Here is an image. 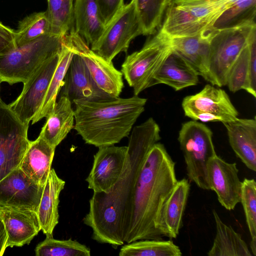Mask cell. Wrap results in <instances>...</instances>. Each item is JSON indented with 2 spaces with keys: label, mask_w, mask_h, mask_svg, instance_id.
<instances>
[{
  "label": "cell",
  "mask_w": 256,
  "mask_h": 256,
  "mask_svg": "<svg viewBox=\"0 0 256 256\" xmlns=\"http://www.w3.org/2000/svg\"><path fill=\"white\" fill-rule=\"evenodd\" d=\"M160 140V126L152 118L132 128L128 162L120 178L109 193L94 192L83 218L96 241L116 248L124 244V226L136 178L150 150Z\"/></svg>",
  "instance_id": "cell-1"
},
{
  "label": "cell",
  "mask_w": 256,
  "mask_h": 256,
  "mask_svg": "<svg viewBox=\"0 0 256 256\" xmlns=\"http://www.w3.org/2000/svg\"><path fill=\"white\" fill-rule=\"evenodd\" d=\"M178 180L175 162L164 146L154 144L136 178L125 220L124 242L160 239L161 212Z\"/></svg>",
  "instance_id": "cell-2"
},
{
  "label": "cell",
  "mask_w": 256,
  "mask_h": 256,
  "mask_svg": "<svg viewBox=\"0 0 256 256\" xmlns=\"http://www.w3.org/2000/svg\"><path fill=\"white\" fill-rule=\"evenodd\" d=\"M146 101L136 95L96 101L74 100V128L87 144L98 148L114 145L128 136Z\"/></svg>",
  "instance_id": "cell-3"
},
{
  "label": "cell",
  "mask_w": 256,
  "mask_h": 256,
  "mask_svg": "<svg viewBox=\"0 0 256 256\" xmlns=\"http://www.w3.org/2000/svg\"><path fill=\"white\" fill-rule=\"evenodd\" d=\"M64 36L43 35L0 55V82L25 83L46 60L60 51Z\"/></svg>",
  "instance_id": "cell-4"
},
{
  "label": "cell",
  "mask_w": 256,
  "mask_h": 256,
  "mask_svg": "<svg viewBox=\"0 0 256 256\" xmlns=\"http://www.w3.org/2000/svg\"><path fill=\"white\" fill-rule=\"evenodd\" d=\"M172 50L170 38L159 30L140 50L126 58L120 71L134 95L152 86L156 73Z\"/></svg>",
  "instance_id": "cell-5"
},
{
  "label": "cell",
  "mask_w": 256,
  "mask_h": 256,
  "mask_svg": "<svg viewBox=\"0 0 256 256\" xmlns=\"http://www.w3.org/2000/svg\"><path fill=\"white\" fill-rule=\"evenodd\" d=\"M178 140L189 180L202 189L210 190L207 165L210 158L216 154L212 131L202 122L190 120L182 124Z\"/></svg>",
  "instance_id": "cell-6"
},
{
  "label": "cell",
  "mask_w": 256,
  "mask_h": 256,
  "mask_svg": "<svg viewBox=\"0 0 256 256\" xmlns=\"http://www.w3.org/2000/svg\"><path fill=\"white\" fill-rule=\"evenodd\" d=\"M256 24L216 30L210 40L208 74L206 81L213 86H226L228 72L246 45Z\"/></svg>",
  "instance_id": "cell-7"
},
{
  "label": "cell",
  "mask_w": 256,
  "mask_h": 256,
  "mask_svg": "<svg viewBox=\"0 0 256 256\" xmlns=\"http://www.w3.org/2000/svg\"><path fill=\"white\" fill-rule=\"evenodd\" d=\"M141 34L143 33L135 0H132L123 5L90 49L110 62L120 52H126L132 40Z\"/></svg>",
  "instance_id": "cell-8"
},
{
  "label": "cell",
  "mask_w": 256,
  "mask_h": 256,
  "mask_svg": "<svg viewBox=\"0 0 256 256\" xmlns=\"http://www.w3.org/2000/svg\"><path fill=\"white\" fill-rule=\"evenodd\" d=\"M28 128L0 96V180L19 167L30 142Z\"/></svg>",
  "instance_id": "cell-9"
},
{
  "label": "cell",
  "mask_w": 256,
  "mask_h": 256,
  "mask_svg": "<svg viewBox=\"0 0 256 256\" xmlns=\"http://www.w3.org/2000/svg\"><path fill=\"white\" fill-rule=\"evenodd\" d=\"M214 86L206 84L200 92L184 98L182 106L186 116L194 120L222 124L238 118V112L227 93Z\"/></svg>",
  "instance_id": "cell-10"
},
{
  "label": "cell",
  "mask_w": 256,
  "mask_h": 256,
  "mask_svg": "<svg viewBox=\"0 0 256 256\" xmlns=\"http://www.w3.org/2000/svg\"><path fill=\"white\" fill-rule=\"evenodd\" d=\"M64 39L74 53L83 60L98 88L112 98L118 97L124 84L122 74L90 49L84 40L72 28Z\"/></svg>",
  "instance_id": "cell-11"
},
{
  "label": "cell",
  "mask_w": 256,
  "mask_h": 256,
  "mask_svg": "<svg viewBox=\"0 0 256 256\" xmlns=\"http://www.w3.org/2000/svg\"><path fill=\"white\" fill-rule=\"evenodd\" d=\"M60 52L44 63L23 84L20 94L8 104L12 110L23 123L29 125L30 122L39 112L57 66Z\"/></svg>",
  "instance_id": "cell-12"
},
{
  "label": "cell",
  "mask_w": 256,
  "mask_h": 256,
  "mask_svg": "<svg viewBox=\"0 0 256 256\" xmlns=\"http://www.w3.org/2000/svg\"><path fill=\"white\" fill-rule=\"evenodd\" d=\"M86 179L94 192L109 193L120 178L128 162L127 146L98 147Z\"/></svg>",
  "instance_id": "cell-13"
},
{
  "label": "cell",
  "mask_w": 256,
  "mask_h": 256,
  "mask_svg": "<svg viewBox=\"0 0 256 256\" xmlns=\"http://www.w3.org/2000/svg\"><path fill=\"white\" fill-rule=\"evenodd\" d=\"M44 188L18 167L0 180V206L37 213Z\"/></svg>",
  "instance_id": "cell-14"
},
{
  "label": "cell",
  "mask_w": 256,
  "mask_h": 256,
  "mask_svg": "<svg viewBox=\"0 0 256 256\" xmlns=\"http://www.w3.org/2000/svg\"><path fill=\"white\" fill-rule=\"evenodd\" d=\"M207 172L210 189L219 202L227 210H234L240 202L242 184L236 164L227 162L216 154L208 160Z\"/></svg>",
  "instance_id": "cell-15"
},
{
  "label": "cell",
  "mask_w": 256,
  "mask_h": 256,
  "mask_svg": "<svg viewBox=\"0 0 256 256\" xmlns=\"http://www.w3.org/2000/svg\"><path fill=\"white\" fill-rule=\"evenodd\" d=\"M62 88L61 95L72 104L76 100L96 101L112 98L98 88L82 58L74 52Z\"/></svg>",
  "instance_id": "cell-16"
},
{
  "label": "cell",
  "mask_w": 256,
  "mask_h": 256,
  "mask_svg": "<svg viewBox=\"0 0 256 256\" xmlns=\"http://www.w3.org/2000/svg\"><path fill=\"white\" fill-rule=\"evenodd\" d=\"M0 217L7 234L6 246L28 244L41 230L37 213L0 206Z\"/></svg>",
  "instance_id": "cell-17"
},
{
  "label": "cell",
  "mask_w": 256,
  "mask_h": 256,
  "mask_svg": "<svg viewBox=\"0 0 256 256\" xmlns=\"http://www.w3.org/2000/svg\"><path fill=\"white\" fill-rule=\"evenodd\" d=\"M212 27L194 36L170 38L173 50L185 59L206 80L209 68Z\"/></svg>",
  "instance_id": "cell-18"
},
{
  "label": "cell",
  "mask_w": 256,
  "mask_h": 256,
  "mask_svg": "<svg viewBox=\"0 0 256 256\" xmlns=\"http://www.w3.org/2000/svg\"><path fill=\"white\" fill-rule=\"evenodd\" d=\"M230 144L242 162L250 170L256 171V120L239 118L223 123Z\"/></svg>",
  "instance_id": "cell-19"
},
{
  "label": "cell",
  "mask_w": 256,
  "mask_h": 256,
  "mask_svg": "<svg viewBox=\"0 0 256 256\" xmlns=\"http://www.w3.org/2000/svg\"><path fill=\"white\" fill-rule=\"evenodd\" d=\"M198 76L185 59L172 50L156 73L152 86L165 84L178 91L196 85Z\"/></svg>",
  "instance_id": "cell-20"
},
{
  "label": "cell",
  "mask_w": 256,
  "mask_h": 256,
  "mask_svg": "<svg viewBox=\"0 0 256 256\" xmlns=\"http://www.w3.org/2000/svg\"><path fill=\"white\" fill-rule=\"evenodd\" d=\"M55 150L39 135L30 142L19 168L36 184L44 186L51 170Z\"/></svg>",
  "instance_id": "cell-21"
},
{
  "label": "cell",
  "mask_w": 256,
  "mask_h": 256,
  "mask_svg": "<svg viewBox=\"0 0 256 256\" xmlns=\"http://www.w3.org/2000/svg\"><path fill=\"white\" fill-rule=\"evenodd\" d=\"M190 190V184L187 179L178 180L165 202L160 219L164 236L175 238L178 234Z\"/></svg>",
  "instance_id": "cell-22"
},
{
  "label": "cell",
  "mask_w": 256,
  "mask_h": 256,
  "mask_svg": "<svg viewBox=\"0 0 256 256\" xmlns=\"http://www.w3.org/2000/svg\"><path fill=\"white\" fill-rule=\"evenodd\" d=\"M65 184L55 170L51 168L44 186L37 212L41 230L46 236H53L54 230L58 223L59 197Z\"/></svg>",
  "instance_id": "cell-23"
},
{
  "label": "cell",
  "mask_w": 256,
  "mask_h": 256,
  "mask_svg": "<svg viewBox=\"0 0 256 256\" xmlns=\"http://www.w3.org/2000/svg\"><path fill=\"white\" fill-rule=\"evenodd\" d=\"M74 112L72 102L66 96L61 95L46 118L39 135L50 146L56 148L74 128Z\"/></svg>",
  "instance_id": "cell-24"
},
{
  "label": "cell",
  "mask_w": 256,
  "mask_h": 256,
  "mask_svg": "<svg viewBox=\"0 0 256 256\" xmlns=\"http://www.w3.org/2000/svg\"><path fill=\"white\" fill-rule=\"evenodd\" d=\"M73 20L74 31L90 46L106 28L96 0H74Z\"/></svg>",
  "instance_id": "cell-25"
},
{
  "label": "cell",
  "mask_w": 256,
  "mask_h": 256,
  "mask_svg": "<svg viewBox=\"0 0 256 256\" xmlns=\"http://www.w3.org/2000/svg\"><path fill=\"white\" fill-rule=\"evenodd\" d=\"M165 12L160 30L170 38L196 35L211 28L206 26L188 10L172 2Z\"/></svg>",
  "instance_id": "cell-26"
},
{
  "label": "cell",
  "mask_w": 256,
  "mask_h": 256,
  "mask_svg": "<svg viewBox=\"0 0 256 256\" xmlns=\"http://www.w3.org/2000/svg\"><path fill=\"white\" fill-rule=\"evenodd\" d=\"M226 85L232 92L244 90L256 98V55L250 54L248 43L231 67Z\"/></svg>",
  "instance_id": "cell-27"
},
{
  "label": "cell",
  "mask_w": 256,
  "mask_h": 256,
  "mask_svg": "<svg viewBox=\"0 0 256 256\" xmlns=\"http://www.w3.org/2000/svg\"><path fill=\"white\" fill-rule=\"evenodd\" d=\"M216 234L208 256H252L246 242L233 228L225 224L215 210H212Z\"/></svg>",
  "instance_id": "cell-28"
},
{
  "label": "cell",
  "mask_w": 256,
  "mask_h": 256,
  "mask_svg": "<svg viewBox=\"0 0 256 256\" xmlns=\"http://www.w3.org/2000/svg\"><path fill=\"white\" fill-rule=\"evenodd\" d=\"M74 55L71 48L66 43L64 37L57 66L50 80L41 108L32 120L34 124L44 118H46L52 111L56 102L57 96L62 88L64 80Z\"/></svg>",
  "instance_id": "cell-29"
},
{
  "label": "cell",
  "mask_w": 256,
  "mask_h": 256,
  "mask_svg": "<svg viewBox=\"0 0 256 256\" xmlns=\"http://www.w3.org/2000/svg\"><path fill=\"white\" fill-rule=\"evenodd\" d=\"M256 0H237L216 20V30L256 24Z\"/></svg>",
  "instance_id": "cell-30"
},
{
  "label": "cell",
  "mask_w": 256,
  "mask_h": 256,
  "mask_svg": "<svg viewBox=\"0 0 256 256\" xmlns=\"http://www.w3.org/2000/svg\"><path fill=\"white\" fill-rule=\"evenodd\" d=\"M236 0H172L170 2L188 10L208 27H212L219 16Z\"/></svg>",
  "instance_id": "cell-31"
},
{
  "label": "cell",
  "mask_w": 256,
  "mask_h": 256,
  "mask_svg": "<svg viewBox=\"0 0 256 256\" xmlns=\"http://www.w3.org/2000/svg\"><path fill=\"white\" fill-rule=\"evenodd\" d=\"M180 248L172 240H141L127 243L119 252L120 256H180Z\"/></svg>",
  "instance_id": "cell-32"
},
{
  "label": "cell",
  "mask_w": 256,
  "mask_h": 256,
  "mask_svg": "<svg viewBox=\"0 0 256 256\" xmlns=\"http://www.w3.org/2000/svg\"><path fill=\"white\" fill-rule=\"evenodd\" d=\"M74 0H48L50 34L65 36L74 26Z\"/></svg>",
  "instance_id": "cell-33"
},
{
  "label": "cell",
  "mask_w": 256,
  "mask_h": 256,
  "mask_svg": "<svg viewBox=\"0 0 256 256\" xmlns=\"http://www.w3.org/2000/svg\"><path fill=\"white\" fill-rule=\"evenodd\" d=\"M143 35L152 34L162 24L168 0H135Z\"/></svg>",
  "instance_id": "cell-34"
},
{
  "label": "cell",
  "mask_w": 256,
  "mask_h": 256,
  "mask_svg": "<svg viewBox=\"0 0 256 256\" xmlns=\"http://www.w3.org/2000/svg\"><path fill=\"white\" fill-rule=\"evenodd\" d=\"M36 256H90V250L71 238L66 240L46 236L34 250Z\"/></svg>",
  "instance_id": "cell-35"
},
{
  "label": "cell",
  "mask_w": 256,
  "mask_h": 256,
  "mask_svg": "<svg viewBox=\"0 0 256 256\" xmlns=\"http://www.w3.org/2000/svg\"><path fill=\"white\" fill-rule=\"evenodd\" d=\"M46 34H50L46 11L34 12L19 22L15 31L16 46L23 45Z\"/></svg>",
  "instance_id": "cell-36"
},
{
  "label": "cell",
  "mask_w": 256,
  "mask_h": 256,
  "mask_svg": "<svg viewBox=\"0 0 256 256\" xmlns=\"http://www.w3.org/2000/svg\"><path fill=\"white\" fill-rule=\"evenodd\" d=\"M251 236L250 247L256 256V182L254 179L244 178L242 182L240 202Z\"/></svg>",
  "instance_id": "cell-37"
},
{
  "label": "cell",
  "mask_w": 256,
  "mask_h": 256,
  "mask_svg": "<svg viewBox=\"0 0 256 256\" xmlns=\"http://www.w3.org/2000/svg\"><path fill=\"white\" fill-rule=\"evenodd\" d=\"M96 1L106 26L124 4V0H96Z\"/></svg>",
  "instance_id": "cell-38"
},
{
  "label": "cell",
  "mask_w": 256,
  "mask_h": 256,
  "mask_svg": "<svg viewBox=\"0 0 256 256\" xmlns=\"http://www.w3.org/2000/svg\"><path fill=\"white\" fill-rule=\"evenodd\" d=\"M16 46L15 31L0 22V55L8 52Z\"/></svg>",
  "instance_id": "cell-39"
},
{
  "label": "cell",
  "mask_w": 256,
  "mask_h": 256,
  "mask_svg": "<svg viewBox=\"0 0 256 256\" xmlns=\"http://www.w3.org/2000/svg\"><path fill=\"white\" fill-rule=\"evenodd\" d=\"M7 234L2 218L0 217V256H3L6 246Z\"/></svg>",
  "instance_id": "cell-40"
},
{
  "label": "cell",
  "mask_w": 256,
  "mask_h": 256,
  "mask_svg": "<svg viewBox=\"0 0 256 256\" xmlns=\"http://www.w3.org/2000/svg\"><path fill=\"white\" fill-rule=\"evenodd\" d=\"M172 0H168V4H169Z\"/></svg>",
  "instance_id": "cell-41"
},
{
  "label": "cell",
  "mask_w": 256,
  "mask_h": 256,
  "mask_svg": "<svg viewBox=\"0 0 256 256\" xmlns=\"http://www.w3.org/2000/svg\"><path fill=\"white\" fill-rule=\"evenodd\" d=\"M0 83H1V82H0Z\"/></svg>",
  "instance_id": "cell-42"
}]
</instances>
